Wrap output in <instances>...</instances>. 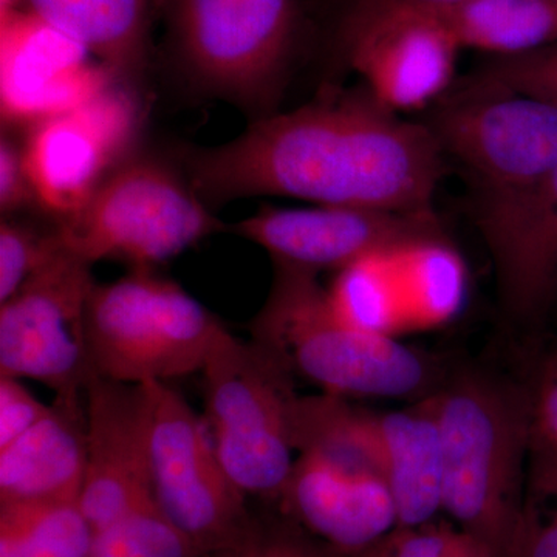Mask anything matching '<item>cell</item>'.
<instances>
[{
	"label": "cell",
	"instance_id": "cell-1",
	"mask_svg": "<svg viewBox=\"0 0 557 557\" xmlns=\"http://www.w3.org/2000/svg\"><path fill=\"white\" fill-rule=\"evenodd\" d=\"M445 160L428 124L399 119L366 90L271 113L225 145L190 149L183 174L211 209L278 196L434 214Z\"/></svg>",
	"mask_w": 557,
	"mask_h": 557
},
{
	"label": "cell",
	"instance_id": "cell-2",
	"mask_svg": "<svg viewBox=\"0 0 557 557\" xmlns=\"http://www.w3.org/2000/svg\"><path fill=\"white\" fill-rule=\"evenodd\" d=\"M423 399L442 435L443 511L509 557L533 442L530 391L480 370H461Z\"/></svg>",
	"mask_w": 557,
	"mask_h": 557
},
{
	"label": "cell",
	"instance_id": "cell-3",
	"mask_svg": "<svg viewBox=\"0 0 557 557\" xmlns=\"http://www.w3.org/2000/svg\"><path fill=\"white\" fill-rule=\"evenodd\" d=\"M273 265V285L251 322V339L269 348L293 376L338 397L418 401L446 379L438 362L423 351L339 318L317 273Z\"/></svg>",
	"mask_w": 557,
	"mask_h": 557
},
{
	"label": "cell",
	"instance_id": "cell-4",
	"mask_svg": "<svg viewBox=\"0 0 557 557\" xmlns=\"http://www.w3.org/2000/svg\"><path fill=\"white\" fill-rule=\"evenodd\" d=\"M180 76L252 121L274 113L302 30V0H160Z\"/></svg>",
	"mask_w": 557,
	"mask_h": 557
},
{
	"label": "cell",
	"instance_id": "cell-5",
	"mask_svg": "<svg viewBox=\"0 0 557 557\" xmlns=\"http://www.w3.org/2000/svg\"><path fill=\"white\" fill-rule=\"evenodd\" d=\"M62 247L90 265L101 260L156 270L228 225L166 161L131 156L67 219L54 222Z\"/></svg>",
	"mask_w": 557,
	"mask_h": 557
},
{
	"label": "cell",
	"instance_id": "cell-6",
	"mask_svg": "<svg viewBox=\"0 0 557 557\" xmlns=\"http://www.w3.org/2000/svg\"><path fill=\"white\" fill-rule=\"evenodd\" d=\"M228 333L212 311L156 270H131L97 284L87 304L91 368L120 383H168L201 372Z\"/></svg>",
	"mask_w": 557,
	"mask_h": 557
},
{
	"label": "cell",
	"instance_id": "cell-7",
	"mask_svg": "<svg viewBox=\"0 0 557 557\" xmlns=\"http://www.w3.org/2000/svg\"><path fill=\"white\" fill-rule=\"evenodd\" d=\"M467 172L482 234L547 174L557 157V108L525 95L458 84L426 123Z\"/></svg>",
	"mask_w": 557,
	"mask_h": 557
},
{
	"label": "cell",
	"instance_id": "cell-8",
	"mask_svg": "<svg viewBox=\"0 0 557 557\" xmlns=\"http://www.w3.org/2000/svg\"><path fill=\"white\" fill-rule=\"evenodd\" d=\"M201 375L203 418L231 480L245 496L277 504L296 460L289 440L295 376L258 341L231 332Z\"/></svg>",
	"mask_w": 557,
	"mask_h": 557
},
{
	"label": "cell",
	"instance_id": "cell-9",
	"mask_svg": "<svg viewBox=\"0 0 557 557\" xmlns=\"http://www.w3.org/2000/svg\"><path fill=\"white\" fill-rule=\"evenodd\" d=\"M150 485L153 504L201 556L247 541L259 520L220 461L203 417L183 395L150 381Z\"/></svg>",
	"mask_w": 557,
	"mask_h": 557
},
{
	"label": "cell",
	"instance_id": "cell-10",
	"mask_svg": "<svg viewBox=\"0 0 557 557\" xmlns=\"http://www.w3.org/2000/svg\"><path fill=\"white\" fill-rule=\"evenodd\" d=\"M91 265L62 252L0 304V376L35 380L58 394L95 379L87 341Z\"/></svg>",
	"mask_w": 557,
	"mask_h": 557
},
{
	"label": "cell",
	"instance_id": "cell-11",
	"mask_svg": "<svg viewBox=\"0 0 557 557\" xmlns=\"http://www.w3.org/2000/svg\"><path fill=\"white\" fill-rule=\"evenodd\" d=\"M327 295L344 321L398 339L457 317L467 296V270L446 239L418 240L339 270Z\"/></svg>",
	"mask_w": 557,
	"mask_h": 557
},
{
	"label": "cell",
	"instance_id": "cell-12",
	"mask_svg": "<svg viewBox=\"0 0 557 557\" xmlns=\"http://www.w3.org/2000/svg\"><path fill=\"white\" fill-rule=\"evenodd\" d=\"M141 108L131 86L110 84L86 104L30 127L25 160L38 207L67 219L132 156Z\"/></svg>",
	"mask_w": 557,
	"mask_h": 557
},
{
	"label": "cell",
	"instance_id": "cell-13",
	"mask_svg": "<svg viewBox=\"0 0 557 557\" xmlns=\"http://www.w3.org/2000/svg\"><path fill=\"white\" fill-rule=\"evenodd\" d=\"M228 233L265 249L273 263L319 273L343 270L376 252L428 239H445L434 214L358 207H263L228 225Z\"/></svg>",
	"mask_w": 557,
	"mask_h": 557
},
{
	"label": "cell",
	"instance_id": "cell-14",
	"mask_svg": "<svg viewBox=\"0 0 557 557\" xmlns=\"http://www.w3.org/2000/svg\"><path fill=\"white\" fill-rule=\"evenodd\" d=\"M87 468L78 505L94 531L153 504L148 384L95 376L86 387Z\"/></svg>",
	"mask_w": 557,
	"mask_h": 557
},
{
	"label": "cell",
	"instance_id": "cell-15",
	"mask_svg": "<svg viewBox=\"0 0 557 557\" xmlns=\"http://www.w3.org/2000/svg\"><path fill=\"white\" fill-rule=\"evenodd\" d=\"M2 32V119L16 126L72 112L97 97L113 78L83 47L25 11L0 21Z\"/></svg>",
	"mask_w": 557,
	"mask_h": 557
},
{
	"label": "cell",
	"instance_id": "cell-16",
	"mask_svg": "<svg viewBox=\"0 0 557 557\" xmlns=\"http://www.w3.org/2000/svg\"><path fill=\"white\" fill-rule=\"evenodd\" d=\"M456 40L434 17L403 14L373 25L339 58L387 109L418 110L442 100L456 75Z\"/></svg>",
	"mask_w": 557,
	"mask_h": 557
},
{
	"label": "cell",
	"instance_id": "cell-17",
	"mask_svg": "<svg viewBox=\"0 0 557 557\" xmlns=\"http://www.w3.org/2000/svg\"><path fill=\"white\" fill-rule=\"evenodd\" d=\"M287 519L311 536L359 557L398 528L386 480L350 474L310 456H298L277 500Z\"/></svg>",
	"mask_w": 557,
	"mask_h": 557
},
{
	"label": "cell",
	"instance_id": "cell-18",
	"mask_svg": "<svg viewBox=\"0 0 557 557\" xmlns=\"http://www.w3.org/2000/svg\"><path fill=\"white\" fill-rule=\"evenodd\" d=\"M54 397L38 424L0 449V505L79 500L87 468L86 391Z\"/></svg>",
	"mask_w": 557,
	"mask_h": 557
},
{
	"label": "cell",
	"instance_id": "cell-19",
	"mask_svg": "<svg viewBox=\"0 0 557 557\" xmlns=\"http://www.w3.org/2000/svg\"><path fill=\"white\" fill-rule=\"evenodd\" d=\"M482 236L505 310L519 319L541 314L557 287V157L536 188Z\"/></svg>",
	"mask_w": 557,
	"mask_h": 557
},
{
	"label": "cell",
	"instance_id": "cell-20",
	"mask_svg": "<svg viewBox=\"0 0 557 557\" xmlns=\"http://www.w3.org/2000/svg\"><path fill=\"white\" fill-rule=\"evenodd\" d=\"M160 0H21L20 10L83 47L120 83L132 86L150 60Z\"/></svg>",
	"mask_w": 557,
	"mask_h": 557
},
{
	"label": "cell",
	"instance_id": "cell-21",
	"mask_svg": "<svg viewBox=\"0 0 557 557\" xmlns=\"http://www.w3.org/2000/svg\"><path fill=\"white\" fill-rule=\"evenodd\" d=\"M386 483L398 528L424 525L443 511L442 435L424 399L416 408L376 413Z\"/></svg>",
	"mask_w": 557,
	"mask_h": 557
},
{
	"label": "cell",
	"instance_id": "cell-22",
	"mask_svg": "<svg viewBox=\"0 0 557 557\" xmlns=\"http://www.w3.org/2000/svg\"><path fill=\"white\" fill-rule=\"evenodd\" d=\"M289 440L298 456H310L350 474L386 480L376 413L338 395L296 397Z\"/></svg>",
	"mask_w": 557,
	"mask_h": 557
},
{
	"label": "cell",
	"instance_id": "cell-23",
	"mask_svg": "<svg viewBox=\"0 0 557 557\" xmlns=\"http://www.w3.org/2000/svg\"><path fill=\"white\" fill-rule=\"evenodd\" d=\"M453 36L458 47L519 57L557 40V3L553 0H468L424 14Z\"/></svg>",
	"mask_w": 557,
	"mask_h": 557
},
{
	"label": "cell",
	"instance_id": "cell-24",
	"mask_svg": "<svg viewBox=\"0 0 557 557\" xmlns=\"http://www.w3.org/2000/svg\"><path fill=\"white\" fill-rule=\"evenodd\" d=\"M91 539L78 502L0 505V557H89Z\"/></svg>",
	"mask_w": 557,
	"mask_h": 557
},
{
	"label": "cell",
	"instance_id": "cell-25",
	"mask_svg": "<svg viewBox=\"0 0 557 557\" xmlns=\"http://www.w3.org/2000/svg\"><path fill=\"white\" fill-rule=\"evenodd\" d=\"M89 557H203L156 505L94 531Z\"/></svg>",
	"mask_w": 557,
	"mask_h": 557
},
{
	"label": "cell",
	"instance_id": "cell-26",
	"mask_svg": "<svg viewBox=\"0 0 557 557\" xmlns=\"http://www.w3.org/2000/svg\"><path fill=\"white\" fill-rule=\"evenodd\" d=\"M509 557H557V456L533 442L522 520Z\"/></svg>",
	"mask_w": 557,
	"mask_h": 557
},
{
	"label": "cell",
	"instance_id": "cell-27",
	"mask_svg": "<svg viewBox=\"0 0 557 557\" xmlns=\"http://www.w3.org/2000/svg\"><path fill=\"white\" fill-rule=\"evenodd\" d=\"M65 252L54 225L39 230L7 218L0 225V304L13 298L35 274Z\"/></svg>",
	"mask_w": 557,
	"mask_h": 557
},
{
	"label": "cell",
	"instance_id": "cell-28",
	"mask_svg": "<svg viewBox=\"0 0 557 557\" xmlns=\"http://www.w3.org/2000/svg\"><path fill=\"white\" fill-rule=\"evenodd\" d=\"M461 83L525 95L557 108V40L519 57L491 58Z\"/></svg>",
	"mask_w": 557,
	"mask_h": 557
},
{
	"label": "cell",
	"instance_id": "cell-29",
	"mask_svg": "<svg viewBox=\"0 0 557 557\" xmlns=\"http://www.w3.org/2000/svg\"><path fill=\"white\" fill-rule=\"evenodd\" d=\"M359 557H500L482 539L456 523L432 522L397 528L391 536Z\"/></svg>",
	"mask_w": 557,
	"mask_h": 557
},
{
	"label": "cell",
	"instance_id": "cell-30",
	"mask_svg": "<svg viewBox=\"0 0 557 557\" xmlns=\"http://www.w3.org/2000/svg\"><path fill=\"white\" fill-rule=\"evenodd\" d=\"M203 557H350L311 536L298 523L259 522L255 533L236 545Z\"/></svg>",
	"mask_w": 557,
	"mask_h": 557
},
{
	"label": "cell",
	"instance_id": "cell-31",
	"mask_svg": "<svg viewBox=\"0 0 557 557\" xmlns=\"http://www.w3.org/2000/svg\"><path fill=\"white\" fill-rule=\"evenodd\" d=\"M468 0H350L336 28V53L344 51L380 22L403 14H435Z\"/></svg>",
	"mask_w": 557,
	"mask_h": 557
},
{
	"label": "cell",
	"instance_id": "cell-32",
	"mask_svg": "<svg viewBox=\"0 0 557 557\" xmlns=\"http://www.w3.org/2000/svg\"><path fill=\"white\" fill-rule=\"evenodd\" d=\"M50 405H44L22 380L0 376V449L30 431L47 413Z\"/></svg>",
	"mask_w": 557,
	"mask_h": 557
},
{
	"label": "cell",
	"instance_id": "cell-33",
	"mask_svg": "<svg viewBox=\"0 0 557 557\" xmlns=\"http://www.w3.org/2000/svg\"><path fill=\"white\" fill-rule=\"evenodd\" d=\"M36 201L35 189L28 174L25 148L10 135L0 141V209L7 218L27 209Z\"/></svg>",
	"mask_w": 557,
	"mask_h": 557
},
{
	"label": "cell",
	"instance_id": "cell-34",
	"mask_svg": "<svg viewBox=\"0 0 557 557\" xmlns=\"http://www.w3.org/2000/svg\"><path fill=\"white\" fill-rule=\"evenodd\" d=\"M530 399L533 443L557 456V350L542 366Z\"/></svg>",
	"mask_w": 557,
	"mask_h": 557
},
{
	"label": "cell",
	"instance_id": "cell-35",
	"mask_svg": "<svg viewBox=\"0 0 557 557\" xmlns=\"http://www.w3.org/2000/svg\"><path fill=\"white\" fill-rule=\"evenodd\" d=\"M21 0H0V21L9 17L11 13L20 10Z\"/></svg>",
	"mask_w": 557,
	"mask_h": 557
},
{
	"label": "cell",
	"instance_id": "cell-36",
	"mask_svg": "<svg viewBox=\"0 0 557 557\" xmlns=\"http://www.w3.org/2000/svg\"><path fill=\"white\" fill-rule=\"evenodd\" d=\"M553 2H556V3H557V0H553Z\"/></svg>",
	"mask_w": 557,
	"mask_h": 557
}]
</instances>
